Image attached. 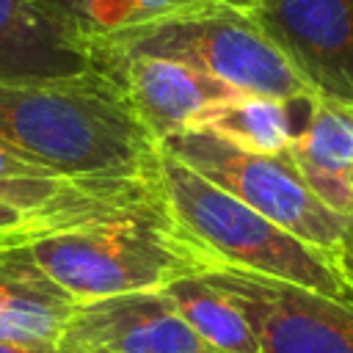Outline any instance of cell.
Instances as JSON below:
<instances>
[{
  "instance_id": "6da1fadb",
  "label": "cell",
  "mask_w": 353,
  "mask_h": 353,
  "mask_svg": "<svg viewBox=\"0 0 353 353\" xmlns=\"http://www.w3.org/2000/svg\"><path fill=\"white\" fill-rule=\"evenodd\" d=\"M0 141L69 176L154 174L160 160L157 143L102 69L0 83Z\"/></svg>"
},
{
  "instance_id": "7a4b0ae2",
  "label": "cell",
  "mask_w": 353,
  "mask_h": 353,
  "mask_svg": "<svg viewBox=\"0 0 353 353\" xmlns=\"http://www.w3.org/2000/svg\"><path fill=\"white\" fill-rule=\"evenodd\" d=\"M157 176L171 223L210 265L270 276L353 303V284L334 254L262 218L165 152H160Z\"/></svg>"
},
{
  "instance_id": "3957f363",
  "label": "cell",
  "mask_w": 353,
  "mask_h": 353,
  "mask_svg": "<svg viewBox=\"0 0 353 353\" xmlns=\"http://www.w3.org/2000/svg\"><path fill=\"white\" fill-rule=\"evenodd\" d=\"M30 254L77 303L163 290L210 265L163 218H121L63 229L33 243Z\"/></svg>"
},
{
  "instance_id": "277c9868",
  "label": "cell",
  "mask_w": 353,
  "mask_h": 353,
  "mask_svg": "<svg viewBox=\"0 0 353 353\" xmlns=\"http://www.w3.org/2000/svg\"><path fill=\"white\" fill-rule=\"evenodd\" d=\"M94 55H152L188 63L245 94L279 99L317 97L262 36V30L232 6L171 17L88 41Z\"/></svg>"
},
{
  "instance_id": "5b68a950",
  "label": "cell",
  "mask_w": 353,
  "mask_h": 353,
  "mask_svg": "<svg viewBox=\"0 0 353 353\" xmlns=\"http://www.w3.org/2000/svg\"><path fill=\"white\" fill-rule=\"evenodd\" d=\"M157 149L185 163L199 176L226 190L262 218L336 256L339 240L350 221L331 212L306 188L290 152H245L204 130L171 135L160 141Z\"/></svg>"
},
{
  "instance_id": "8992f818",
  "label": "cell",
  "mask_w": 353,
  "mask_h": 353,
  "mask_svg": "<svg viewBox=\"0 0 353 353\" xmlns=\"http://www.w3.org/2000/svg\"><path fill=\"white\" fill-rule=\"evenodd\" d=\"M0 201L69 226H88L121 218H163L160 176H69L0 141Z\"/></svg>"
},
{
  "instance_id": "52a82bcc",
  "label": "cell",
  "mask_w": 353,
  "mask_h": 353,
  "mask_svg": "<svg viewBox=\"0 0 353 353\" xmlns=\"http://www.w3.org/2000/svg\"><path fill=\"white\" fill-rule=\"evenodd\" d=\"M201 276L237 301L262 353H353V303L237 268L207 265Z\"/></svg>"
},
{
  "instance_id": "ba28073f",
  "label": "cell",
  "mask_w": 353,
  "mask_h": 353,
  "mask_svg": "<svg viewBox=\"0 0 353 353\" xmlns=\"http://www.w3.org/2000/svg\"><path fill=\"white\" fill-rule=\"evenodd\" d=\"M240 11L317 97L353 105V0H251Z\"/></svg>"
},
{
  "instance_id": "9c48e42d",
  "label": "cell",
  "mask_w": 353,
  "mask_h": 353,
  "mask_svg": "<svg viewBox=\"0 0 353 353\" xmlns=\"http://www.w3.org/2000/svg\"><path fill=\"white\" fill-rule=\"evenodd\" d=\"M58 345L66 353H215L179 317L163 290L77 303Z\"/></svg>"
},
{
  "instance_id": "30bf717a",
  "label": "cell",
  "mask_w": 353,
  "mask_h": 353,
  "mask_svg": "<svg viewBox=\"0 0 353 353\" xmlns=\"http://www.w3.org/2000/svg\"><path fill=\"white\" fill-rule=\"evenodd\" d=\"M94 66L119 85L124 102L154 143L190 130L210 105L240 94L223 80L168 58L94 55Z\"/></svg>"
},
{
  "instance_id": "8fae6325",
  "label": "cell",
  "mask_w": 353,
  "mask_h": 353,
  "mask_svg": "<svg viewBox=\"0 0 353 353\" xmlns=\"http://www.w3.org/2000/svg\"><path fill=\"white\" fill-rule=\"evenodd\" d=\"M91 50L36 0H0V83L91 72Z\"/></svg>"
},
{
  "instance_id": "7c38bea8",
  "label": "cell",
  "mask_w": 353,
  "mask_h": 353,
  "mask_svg": "<svg viewBox=\"0 0 353 353\" xmlns=\"http://www.w3.org/2000/svg\"><path fill=\"white\" fill-rule=\"evenodd\" d=\"M287 152L306 188L331 212L353 221V105L312 97Z\"/></svg>"
},
{
  "instance_id": "4fadbf2b",
  "label": "cell",
  "mask_w": 353,
  "mask_h": 353,
  "mask_svg": "<svg viewBox=\"0 0 353 353\" xmlns=\"http://www.w3.org/2000/svg\"><path fill=\"white\" fill-rule=\"evenodd\" d=\"M77 301L52 281L30 245L0 259V336L19 342H58Z\"/></svg>"
},
{
  "instance_id": "5bb4252c",
  "label": "cell",
  "mask_w": 353,
  "mask_h": 353,
  "mask_svg": "<svg viewBox=\"0 0 353 353\" xmlns=\"http://www.w3.org/2000/svg\"><path fill=\"white\" fill-rule=\"evenodd\" d=\"M309 99H279L265 94H234L210 105L190 130L212 132L245 152L279 154L287 152L292 138L301 132Z\"/></svg>"
},
{
  "instance_id": "9a60e30c",
  "label": "cell",
  "mask_w": 353,
  "mask_h": 353,
  "mask_svg": "<svg viewBox=\"0 0 353 353\" xmlns=\"http://www.w3.org/2000/svg\"><path fill=\"white\" fill-rule=\"evenodd\" d=\"M179 317L215 353H262L259 336L237 301L201 273L182 276L163 287Z\"/></svg>"
},
{
  "instance_id": "2e32d148",
  "label": "cell",
  "mask_w": 353,
  "mask_h": 353,
  "mask_svg": "<svg viewBox=\"0 0 353 353\" xmlns=\"http://www.w3.org/2000/svg\"><path fill=\"white\" fill-rule=\"evenodd\" d=\"M85 47L94 39L141 28L149 22L199 14L223 6L221 0H36Z\"/></svg>"
},
{
  "instance_id": "e0dca14e",
  "label": "cell",
  "mask_w": 353,
  "mask_h": 353,
  "mask_svg": "<svg viewBox=\"0 0 353 353\" xmlns=\"http://www.w3.org/2000/svg\"><path fill=\"white\" fill-rule=\"evenodd\" d=\"M30 226H50L55 232H63V229H74L69 223H61V221H50V218H33L6 201H0V232H14V229H30Z\"/></svg>"
},
{
  "instance_id": "ac0fdd59",
  "label": "cell",
  "mask_w": 353,
  "mask_h": 353,
  "mask_svg": "<svg viewBox=\"0 0 353 353\" xmlns=\"http://www.w3.org/2000/svg\"><path fill=\"white\" fill-rule=\"evenodd\" d=\"M47 234H55V229L50 226H30V229H14V232H0V259L8 256L17 248L33 245L39 240H44Z\"/></svg>"
},
{
  "instance_id": "d6986e66",
  "label": "cell",
  "mask_w": 353,
  "mask_h": 353,
  "mask_svg": "<svg viewBox=\"0 0 353 353\" xmlns=\"http://www.w3.org/2000/svg\"><path fill=\"white\" fill-rule=\"evenodd\" d=\"M0 353H66L58 342H19L0 336Z\"/></svg>"
},
{
  "instance_id": "ffe728a7",
  "label": "cell",
  "mask_w": 353,
  "mask_h": 353,
  "mask_svg": "<svg viewBox=\"0 0 353 353\" xmlns=\"http://www.w3.org/2000/svg\"><path fill=\"white\" fill-rule=\"evenodd\" d=\"M336 262L342 268V273L347 276V281L353 284V221L347 223L342 240H339V248H336Z\"/></svg>"
},
{
  "instance_id": "44dd1931",
  "label": "cell",
  "mask_w": 353,
  "mask_h": 353,
  "mask_svg": "<svg viewBox=\"0 0 353 353\" xmlns=\"http://www.w3.org/2000/svg\"><path fill=\"white\" fill-rule=\"evenodd\" d=\"M221 3H226V6H232V8H243V6L251 3V0H221Z\"/></svg>"
}]
</instances>
